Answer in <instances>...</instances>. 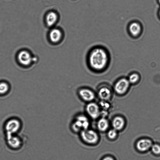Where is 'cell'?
Here are the masks:
<instances>
[{"instance_id": "6da1fadb", "label": "cell", "mask_w": 160, "mask_h": 160, "mask_svg": "<svg viewBox=\"0 0 160 160\" xmlns=\"http://www.w3.org/2000/svg\"><path fill=\"white\" fill-rule=\"evenodd\" d=\"M105 49L100 47L92 48L88 52L87 63L91 70L99 71L103 69L108 61V55Z\"/></svg>"}, {"instance_id": "7a4b0ae2", "label": "cell", "mask_w": 160, "mask_h": 160, "mask_svg": "<svg viewBox=\"0 0 160 160\" xmlns=\"http://www.w3.org/2000/svg\"><path fill=\"white\" fill-rule=\"evenodd\" d=\"M90 119L84 113H79L76 114L72 119L71 128L75 132H80L89 128Z\"/></svg>"}, {"instance_id": "3957f363", "label": "cell", "mask_w": 160, "mask_h": 160, "mask_svg": "<svg viewBox=\"0 0 160 160\" xmlns=\"http://www.w3.org/2000/svg\"><path fill=\"white\" fill-rule=\"evenodd\" d=\"M77 93L80 99L86 103L93 101L96 97L94 91L88 87L79 88L77 90Z\"/></svg>"}, {"instance_id": "277c9868", "label": "cell", "mask_w": 160, "mask_h": 160, "mask_svg": "<svg viewBox=\"0 0 160 160\" xmlns=\"http://www.w3.org/2000/svg\"><path fill=\"white\" fill-rule=\"evenodd\" d=\"M80 133L81 139L87 144H94L98 140V136L97 132L89 128L82 131Z\"/></svg>"}, {"instance_id": "5b68a950", "label": "cell", "mask_w": 160, "mask_h": 160, "mask_svg": "<svg viewBox=\"0 0 160 160\" xmlns=\"http://www.w3.org/2000/svg\"><path fill=\"white\" fill-rule=\"evenodd\" d=\"M84 110V113L91 119H97L100 114L99 106L94 101L86 103Z\"/></svg>"}, {"instance_id": "8992f818", "label": "cell", "mask_w": 160, "mask_h": 160, "mask_svg": "<svg viewBox=\"0 0 160 160\" xmlns=\"http://www.w3.org/2000/svg\"><path fill=\"white\" fill-rule=\"evenodd\" d=\"M63 37L62 30L60 28L55 26L50 28L48 34L49 41L53 44L60 42L63 38Z\"/></svg>"}, {"instance_id": "52a82bcc", "label": "cell", "mask_w": 160, "mask_h": 160, "mask_svg": "<svg viewBox=\"0 0 160 160\" xmlns=\"http://www.w3.org/2000/svg\"><path fill=\"white\" fill-rule=\"evenodd\" d=\"M59 16L58 12L53 10L48 11L44 16L46 26L50 28L55 26L58 22Z\"/></svg>"}, {"instance_id": "ba28073f", "label": "cell", "mask_w": 160, "mask_h": 160, "mask_svg": "<svg viewBox=\"0 0 160 160\" xmlns=\"http://www.w3.org/2000/svg\"><path fill=\"white\" fill-rule=\"evenodd\" d=\"M20 122L17 119H12L9 120L5 126L7 137L17 132L20 129Z\"/></svg>"}, {"instance_id": "9c48e42d", "label": "cell", "mask_w": 160, "mask_h": 160, "mask_svg": "<svg viewBox=\"0 0 160 160\" xmlns=\"http://www.w3.org/2000/svg\"><path fill=\"white\" fill-rule=\"evenodd\" d=\"M18 59L21 64L26 66L30 65L33 61V58L30 53L24 50L21 51L19 53Z\"/></svg>"}, {"instance_id": "30bf717a", "label": "cell", "mask_w": 160, "mask_h": 160, "mask_svg": "<svg viewBox=\"0 0 160 160\" xmlns=\"http://www.w3.org/2000/svg\"><path fill=\"white\" fill-rule=\"evenodd\" d=\"M129 85V81L125 78H122L116 83L115 86V90L118 93L122 94L127 91Z\"/></svg>"}, {"instance_id": "8fae6325", "label": "cell", "mask_w": 160, "mask_h": 160, "mask_svg": "<svg viewBox=\"0 0 160 160\" xmlns=\"http://www.w3.org/2000/svg\"><path fill=\"white\" fill-rule=\"evenodd\" d=\"M142 27L140 23L138 22H134L130 23L129 26V31L133 36L137 37L141 32Z\"/></svg>"}, {"instance_id": "7c38bea8", "label": "cell", "mask_w": 160, "mask_h": 160, "mask_svg": "<svg viewBox=\"0 0 160 160\" xmlns=\"http://www.w3.org/2000/svg\"><path fill=\"white\" fill-rule=\"evenodd\" d=\"M152 142L148 139H142L139 140L137 144L138 149L142 151H145L152 146Z\"/></svg>"}, {"instance_id": "4fadbf2b", "label": "cell", "mask_w": 160, "mask_h": 160, "mask_svg": "<svg viewBox=\"0 0 160 160\" xmlns=\"http://www.w3.org/2000/svg\"><path fill=\"white\" fill-rule=\"evenodd\" d=\"M8 142V145L12 148H16L19 147L21 145V141L20 139L16 136H12L7 137Z\"/></svg>"}, {"instance_id": "5bb4252c", "label": "cell", "mask_w": 160, "mask_h": 160, "mask_svg": "<svg viewBox=\"0 0 160 160\" xmlns=\"http://www.w3.org/2000/svg\"><path fill=\"white\" fill-rule=\"evenodd\" d=\"M98 94L101 99L106 100L110 98L111 92L108 88L105 87L102 88L99 90Z\"/></svg>"}, {"instance_id": "9a60e30c", "label": "cell", "mask_w": 160, "mask_h": 160, "mask_svg": "<svg viewBox=\"0 0 160 160\" xmlns=\"http://www.w3.org/2000/svg\"><path fill=\"white\" fill-rule=\"evenodd\" d=\"M124 121L123 118L120 117L115 118L112 121V124L115 130H119L123 127Z\"/></svg>"}, {"instance_id": "2e32d148", "label": "cell", "mask_w": 160, "mask_h": 160, "mask_svg": "<svg viewBox=\"0 0 160 160\" xmlns=\"http://www.w3.org/2000/svg\"><path fill=\"white\" fill-rule=\"evenodd\" d=\"M108 122L107 120L104 118H102L99 119L97 123L98 129L101 131H104L108 128Z\"/></svg>"}, {"instance_id": "e0dca14e", "label": "cell", "mask_w": 160, "mask_h": 160, "mask_svg": "<svg viewBox=\"0 0 160 160\" xmlns=\"http://www.w3.org/2000/svg\"><path fill=\"white\" fill-rule=\"evenodd\" d=\"M8 84L4 82H0V94H4L6 93L9 90Z\"/></svg>"}, {"instance_id": "ac0fdd59", "label": "cell", "mask_w": 160, "mask_h": 160, "mask_svg": "<svg viewBox=\"0 0 160 160\" xmlns=\"http://www.w3.org/2000/svg\"><path fill=\"white\" fill-rule=\"evenodd\" d=\"M138 75L137 74L134 73L130 76L129 81L131 83H134L138 81Z\"/></svg>"}, {"instance_id": "d6986e66", "label": "cell", "mask_w": 160, "mask_h": 160, "mask_svg": "<svg viewBox=\"0 0 160 160\" xmlns=\"http://www.w3.org/2000/svg\"><path fill=\"white\" fill-rule=\"evenodd\" d=\"M152 150L153 152L155 154H160V146L157 144L153 145L151 147Z\"/></svg>"}, {"instance_id": "ffe728a7", "label": "cell", "mask_w": 160, "mask_h": 160, "mask_svg": "<svg viewBox=\"0 0 160 160\" xmlns=\"http://www.w3.org/2000/svg\"><path fill=\"white\" fill-rule=\"evenodd\" d=\"M108 135L109 137L111 139L114 138L117 135V132L115 129L110 130L108 132Z\"/></svg>"}, {"instance_id": "44dd1931", "label": "cell", "mask_w": 160, "mask_h": 160, "mask_svg": "<svg viewBox=\"0 0 160 160\" xmlns=\"http://www.w3.org/2000/svg\"><path fill=\"white\" fill-rule=\"evenodd\" d=\"M103 160H113V159L110 157H107L104 158Z\"/></svg>"}, {"instance_id": "7402d4cb", "label": "cell", "mask_w": 160, "mask_h": 160, "mask_svg": "<svg viewBox=\"0 0 160 160\" xmlns=\"http://www.w3.org/2000/svg\"><path fill=\"white\" fill-rule=\"evenodd\" d=\"M159 16H160V10H159Z\"/></svg>"}, {"instance_id": "603a6c76", "label": "cell", "mask_w": 160, "mask_h": 160, "mask_svg": "<svg viewBox=\"0 0 160 160\" xmlns=\"http://www.w3.org/2000/svg\"><path fill=\"white\" fill-rule=\"evenodd\" d=\"M158 1L159 3L160 4V0H158Z\"/></svg>"}]
</instances>
